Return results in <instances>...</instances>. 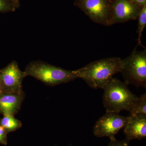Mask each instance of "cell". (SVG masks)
<instances>
[{
  "label": "cell",
  "mask_w": 146,
  "mask_h": 146,
  "mask_svg": "<svg viewBox=\"0 0 146 146\" xmlns=\"http://www.w3.org/2000/svg\"><path fill=\"white\" fill-rule=\"evenodd\" d=\"M137 19H138V26L137 33L138 37V45L137 46H141L145 48L141 43V38L142 33L146 25V5H144L142 7Z\"/></svg>",
  "instance_id": "obj_13"
},
{
  "label": "cell",
  "mask_w": 146,
  "mask_h": 146,
  "mask_svg": "<svg viewBox=\"0 0 146 146\" xmlns=\"http://www.w3.org/2000/svg\"><path fill=\"white\" fill-rule=\"evenodd\" d=\"M124 82L112 78L103 89V104L106 112H130L138 98Z\"/></svg>",
  "instance_id": "obj_2"
},
{
  "label": "cell",
  "mask_w": 146,
  "mask_h": 146,
  "mask_svg": "<svg viewBox=\"0 0 146 146\" xmlns=\"http://www.w3.org/2000/svg\"><path fill=\"white\" fill-rule=\"evenodd\" d=\"M130 115H146V94L138 98L130 112Z\"/></svg>",
  "instance_id": "obj_12"
},
{
  "label": "cell",
  "mask_w": 146,
  "mask_h": 146,
  "mask_svg": "<svg viewBox=\"0 0 146 146\" xmlns=\"http://www.w3.org/2000/svg\"><path fill=\"white\" fill-rule=\"evenodd\" d=\"M120 72L127 85L146 88V49L137 50V46L129 56L121 59Z\"/></svg>",
  "instance_id": "obj_4"
},
{
  "label": "cell",
  "mask_w": 146,
  "mask_h": 146,
  "mask_svg": "<svg viewBox=\"0 0 146 146\" xmlns=\"http://www.w3.org/2000/svg\"><path fill=\"white\" fill-rule=\"evenodd\" d=\"M129 141L126 140L117 141L116 139L111 140L108 146H128Z\"/></svg>",
  "instance_id": "obj_16"
},
{
  "label": "cell",
  "mask_w": 146,
  "mask_h": 146,
  "mask_svg": "<svg viewBox=\"0 0 146 146\" xmlns=\"http://www.w3.org/2000/svg\"><path fill=\"white\" fill-rule=\"evenodd\" d=\"M25 71L27 76L33 77L51 86L67 83L77 78L73 71L41 61H31L27 65Z\"/></svg>",
  "instance_id": "obj_3"
},
{
  "label": "cell",
  "mask_w": 146,
  "mask_h": 146,
  "mask_svg": "<svg viewBox=\"0 0 146 146\" xmlns=\"http://www.w3.org/2000/svg\"><path fill=\"white\" fill-rule=\"evenodd\" d=\"M0 125L5 129L8 133L15 131L21 127L22 123L21 121L16 119L14 116L3 115L0 119Z\"/></svg>",
  "instance_id": "obj_11"
},
{
  "label": "cell",
  "mask_w": 146,
  "mask_h": 146,
  "mask_svg": "<svg viewBox=\"0 0 146 146\" xmlns=\"http://www.w3.org/2000/svg\"><path fill=\"white\" fill-rule=\"evenodd\" d=\"M74 5L94 23L106 26L112 25L110 0H75Z\"/></svg>",
  "instance_id": "obj_5"
},
{
  "label": "cell",
  "mask_w": 146,
  "mask_h": 146,
  "mask_svg": "<svg viewBox=\"0 0 146 146\" xmlns=\"http://www.w3.org/2000/svg\"><path fill=\"white\" fill-rule=\"evenodd\" d=\"M110 1H111V2H112V0H110Z\"/></svg>",
  "instance_id": "obj_20"
},
{
  "label": "cell",
  "mask_w": 146,
  "mask_h": 146,
  "mask_svg": "<svg viewBox=\"0 0 146 146\" xmlns=\"http://www.w3.org/2000/svg\"><path fill=\"white\" fill-rule=\"evenodd\" d=\"M142 7L130 0H112L111 2L112 25L136 20Z\"/></svg>",
  "instance_id": "obj_8"
},
{
  "label": "cell",
  "mask_w": 146,
  "mask_h": 146,
  "mask_svg": "<svg viewBox=\"0 0 146 146\" xmlns=\"http://www.w3.org/2000/svg\"><path fill=\"white\" fill-rule=\"evenodd\" d=\"M16 9L10 0H0V12L1 13L13 12Z\"/></svg>",
  "instance_id": "obj_14"
},
{
  "label": "cell",
  "mask_w": 146,
  "mask_h": 146,
  "mask_svg": "<svg viewBox=\"0 0 146 146\" xmlns=\"http://www.w3.org/2000/svg\"><path fill=\"white\" fill-rule=\"evenodd\" d=\"M24 91L20 93H0V114L15 116L21 109L25 98Z\"/></svg>",
  "instance_id": "obj_10"
},
{
  "label": "cell",
  "mask_w": 146,
  "mask_h": 146,
  "mask_svg": "<svg viewBox=\"0 0 146 146\" xmlns=\"http://www.w3.org/2000/svg\"><path fill=\"white\" fill-rule=\"evenodd\" d=\"M8 133L4 128L0 125V144L3 145L7 144V134Z\"/></svg>",
  "instance_id": "obj_15"
},
{
  "label": "cell",
  "mask_w": 146,
  "mask_h": 146,
  "mask_svg": "<svg viewBox=\"0 0 146 146\" xmlns=\"http://www.w3.org/2000/svg\"><path fill=\"white\" fill-rule=\"evenodd\" d=\"M130 1L142 7L146 5V0H130Z\"/></svg>",
  "instance_id": "obj_17"
},
{
  "label": "cell",
  "mask_w": 146,
  "mask_h": 146,
  "mask_svg": "<svg viewBox=\"0 0 146 146\" xmlns=\"http://www.w3.org/2000/svg\"><path fill=\"white\" fill-rule=\"evenodd\" d=\"M10 1L14 5V6L15 7L16 9L20 7V3L19 0H10Z\"/></svg>",
  "instance_id": "obj_18"
},
{
  "label": "cell",
  "mask_w": 146,
  "mask_h": 146,
  "mask_svg": "<svg viewBox=\"0 0 146 146\" xmlns=\"http://www.w3.org/2000/svg\"><path fill=\"white\" fill-rule=\"evenodd\" d=\"M128 119V117L121 116L119 113L106 112L94 125V135L98 137H108L110 141L115 140V135L125 127Z\"/></svg>",
  "instance_id": "obj_6"
},
{
  "label": "cell",
  "mask_w": 146,
  "mask_h": 146,
  "mask_svg": "<svg viewBox=\"0 0 146 146\" xmlns=\"http://www.w3.org/2000/svg\"><path fill=\"white\" fill-rule=\"evenodd\" d=\"M124 129V133L129 141L133 139L141 140L146 137V115L129 116Z\"/></svg>",
  "instance_id": "obj_9"
},
{
  "label": "cell",
  "mask_w": 146,
  "mask_h": 146,
  "mask_svg": "<svg viewBox=\"0 0 146 146\" xmlns=\"http://www.w3.org/2000/svg\"><path fill=\"white\" fill-rule=\"evenodd\" d=\"M27 76L25 71H21L17 62L13 60L0 70V85L2 91L7 93L23 92L22 84Z\"/></svg>",
  "instance_id": "obj_7"
},
{
  "label": "cell",
  "mask_w": 146,
  "mask_h": 146,
  "mask_svg": "<svg viewBox=\"0 0 146 146\" xmlns=\"http://www.w3.org/2000/svg\"><path fill=\"white\" fill-rule=\"evenodd\" d=\"M121 59L117 57L102 58L73 72L77 78L83 80L91 88L103 89L113 76L120 72Z\"/></svg>",
  "instance_id": "obj_1"
},
{
  "label": "cell",
  "mask_w": 146,
  "mask_h": 146,
  "mask_svg": "<svg viewBox=\"0 0 146 146\" xmlns=\"http://www.w3.org/2000/svg\"><path fill=\"white\" fill-rule=\"evenodd\" d=\"M2 92V91L1 87V85H0V93Z\"/></svg>",
  "instance_id": "obj_19"
}]
</instances>
